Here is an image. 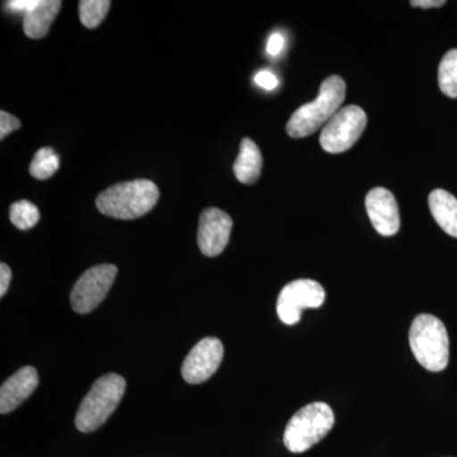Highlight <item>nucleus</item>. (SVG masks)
I'll return each mask as SVG.
<instances>
[{"label":"nucleus","instance_id":"1","mask_svg":"<svg viewBox=\"0 0 457 457\" xmlns=\"http://www.w3.org/2000/svg\"><path fill=\"white\" fill-rule=\"evenodd\" d=\"M159 189L147 179L129 180L104 189L96 200L99 212L120 220H134L154 209Z\"/></svg>","mask_w":457,"mask_h":457},{"label":"nucleus","instance_id":"2","mask_svg":"<svg viewBox=\"0 0 457 457\" xmlns=\"http://www.w3.org/2000/svg\"><path fill=\"white\" fill-rule=\"evenodd\" d=\"M345 97V80L338 75L328 77L320 84L315 101L303 104L299 110L295 111L286 125V131L294 139H302L314 134L341 110Z\"/></svg>","mask_w":457,"mask_h":457},{"label":"nucleus","instance_id":"3","mask_svg":"<svg viewBox=\"0 0 457 457\" xmlns=\"http://www.w3.org/2000/svg\"><path fill=\"white\" fill-rule=\"evenodd\" d=\"M409 345L418 363L428 371H444L449 365V335L435 315L420 314L414 319L409 330Z\"/></svg>","mask_w":457,"mask_h":457},{"label":"nucleus","instance_id":"4","mask_svg":"<svg viewBox=\"0 0 457 457\" xmlns=\"http://www.w3.org/2000/svg\"><path fill=\"white\" fill-rule=\"evenodd\" d=\"M125 390L122 376L107 374L99 378L78 409L75 427L83 433L97 431L119 407Z\"/></svg>","mask_w":457,"mask_h":457},{"label":"nucleus","instance_id":"5","mask_svg":"<svg viewBox=\"0 0 457 457\" xmlns=\"http://www.w3.org/2000/svg\"><path fill=\"white\" fill-rule=\"evenodd\" d=\"M335 420V413L327 403L315 402L305 405L286 426V449L294 453H303L311 450L332 431Z\"/></svg>","mask_w":457,"mask_h":457},{"label":"nucleus","instance_id":"6","mask_svg":"<svg viewBox=\"0 0 457 457\" xmlns=\"http://www.w3.org/2000/svg\"><path fill=\"white\" fill-rule=\"evenodd\" d=\"M368 125V116L359 106L341 108L324 126L320 135V145L328 153L339 154L351 149Z\"/></svg>","mask_w":457,"mask_h":457},{"label":"nucleus","instance_id":"7","mask_svg":"<svg viewBox=\"0 0 457 457\" xmlns=\"http://www.w3.org/2000/svg\"><path fill=\"white\" fill-rule=\"evenodd\" d=\"M326 300L323 286L314 279H296L282 288L278 299V314L282 323L295 326L305 309L320 308Z\"/></svg>","mask_w":457,"mask_h":457},{"label":"nucleus","instance_id":"8","mask_svg":"<svg viewBox=\"0 0 457 457\" xmlns=\"http://www.w3.org/2000/svg\"><path fill=\"white\" fill-rule=\"evenodd\" d=\"M117 276L113 264H99L87 270L74 285L71 295V308L78 314H88L104 302Z\"/></svg>","mask_w":457,"mask_h":457},{"label":"nucleus","instance_id":"9","mask_svg":"<svg viewBox=\"0 0 457 457\" xmlns=\"http://www.w3.org/2000/svg\"><path fill=\"white\" fill-rule=\"evenodd\" d=\"M222 357H224V345L220 339L213 337L204 338L186 357L182 365L183 378L188 384L204 383L218 371Z\"/></svg>","mask_w":457,"mask_h":457},{"label":"nucleus","instance_id":"10","mask_svg":"<svg viewBox=\"0 0 457 457\" xmlns=\"http://www.w3.org/2000/svg\"><path fill=\"white\" fill-rule=\"evenodd\" d=\"M233 220L227 212L210 207L201 213L198 224L197 245L206 257H216L227 248Z\"/></svg>","mask_w":457,"mask_h":457},{"label":"nucleus","instance_id":"11","mask_svg":"<svg viewBox=\"0 0 457 457\" xmlns=\"http://www.w3.org/2000/svg\"><path fill=\"white\" fill-rule=\"evenodd\" d=\"M366 212L375 230L384 237H393L400 228L399 206L392 192L378 187L369 192Z\"/></svg>","mask_w":457,"mask_h":457},{"label":"nucleus","instance_id":"12","mask_svg":"<svg viewBox=\"0 0 457 457\" xmlns=\"http://www.w3.org/2000/svg\"><path fill=\"white\" fill-rule=\"evenodd\" d=\"M38 385V374L32 366L18 370L16 374L2 385L0 389V413L8 414L20 407Z\"/></svg>","mask_w":457,"mask_h":457},{"label":"nucleus","instance_id":"13","mask_svg":"<svg viewBox=\"0 0 457 457\" xmlns=\"http://www.w3.org/2000/svg\"><path fill=\"white\" fill-rule=\"evenodd\" d=\"M62 3L59 0H36L35 5L25 12V20H23V31L32 40L45 37L49 32L51 25Z\"/></svg>","mask_w":457,"mask_h":457},{"label":"nucleus","instance_id":"14","mask_svg":"<svg viewBox=\"0 0 457 457\" xmlns=\"http://www.w3.org/2000/svg\"><path fill=\"white\" fill-rule=\"evenodd\" d=\"M433 219L442 230L457 237V198L445 189H435L428 197Z\"/></svg>","mask_w":457,"mask_h":457},{"label":"nucleus","instance_id":"15","mask_svg":"<svg viewBox=\"0 0 457 457\" xmlns=\"http://www.w3.org/2000/svg\"><path fill=\"white\" fill-rule=\"evenodd\" d=\"M262 159L260 147L251 139H243L240 144V152L237 155L233 170L237 179L245 185H253L260 179L262 171Z\"/></svg>","mask_w":457,"mask_h":457},{"label":"nucleus","instance_id":"16","mask_svg":"<svg viewBox=\"0 0 457 457\" xmlns=\"http://www.w3.org/2000/svg\"><path fill=\"white\" fill-rule=\"evenodd\" d=\"M438 86L441 92L450 98H457V49L450 50L438 68Z\"/></svg>","mask_w":457,"mask_h":457},{"label":"nucleus","instance_id":"17","mask_svg":"<svg viewBox=\"0 0 457 457\" xmlns=\"http://www.w3.org/2000/svg\"><path fill=\"white\" fill-rule=\"evenodd\" d=\"M59 156L51 147H41L35 156L31 165H29V173L37 179H49L59 170Z\"/></svg>","mask_w":457,"mask_h":457},{"label":"nucleus","instance_id":"18","mask_svg":"<svg viewBox=\"0 0 457 457\" xmlns=\"http://www.w3.org/2000/svg\"><path fill=\"white\" fill-rule=\"evenodd\" d=\"M12 224L20 230H29L40 221V212L37 207L27 200L17 201L9 210Z\"/></svg>","mask_w":457,"mask_h":457},{"label":"nucleus","instance_id":"19","mask_svg":"<svg viewBox=\"0 0 457 457\" xmlns=\"http://www.w3.org/2000/svg\"><path fill=\"white\" fill-rule=\"evenodd\" d=\"M110 7V0H82L79 2L80 22L87 29H96L104 22Z\"/></svg>","mask_w":457,"mask_h":457},{"label":"nucleus","instance_id":"20","mask_svg":"<svg viewBox=\"0 0 457 457\" xmlns=\"http://www.w3.org/2000/svg\"><path fill=\"white\" fill-rule=\"evenodd\" d=\"M21 128V121L13 114L2 111L0 112V139L4 140L9 134Z\"/></svg>","mask_w":457,"mask_h":457},{"label":"nucleus","instance_id":"21","mask_svg":"<svg viewBox=\"0 0 457 457\" xmlns=\"http://www.w3.org/2000/svg\"><path fill=\"white\" fill-rule=\"evenodd\" d=\"M254 80L258 86L266 90H273L278 86V77H276L272 71H267V69L257 73L254 77Z\"/></svg>","mask_w":457,"mask_h":457},{"label":"nucleus","instance_id":"22","mask_svg":"<svg viewBox=\"0 0 457 457\" xmlns=\"http://www.w3.org/2000/svg\"><path fill=\"white\" fill-rule=\"evenodd\" d=\"M285 46V38L281 33H273L267 42V53L270 56H278Z\"/></svg>","mask_w":457,"mask_h":457},{"label":"nucleus","instance_id":"23","mask_svg":"<svg viewBox=\"0 0 457 457\" xmlns=\"http://www.w3.org/2000/svg\"><path fill=\"white\" fill-rule=\"evenodd\" d=\"M12 270L9 269L8 264H0V296H4L7 294L9 285H11Z\"/></svg>","mask_w":457,"mask_h":457},{"label":"nucleus","instance_id":"24","mask_svg":"<svg viewBox=\"0 0 457 457\" xmlns=\"http://www.w3.org/2000/svg\"><path fill=\"white\" fill-rule=\"evenodd\" d=\"M411 7H420V8H438L442 7V5L446 4L445 0H414V2H411Z\"/></svg>","mask_w":457,"mask_h":457},{"label":"nucleus","instance_id":"25","mask_svg":"<svg viewBox=\"0 0 457 457\" xmlns=\"http://www.w3.org/2000/svg\"><path fill=\"white\" fill-rule=\"evenodd\" d=\"M36 0H17V2H8L7 5L9 8L14 9V11H29L35 5Z\"/></svg>","mask_w":457,"mask_h":457}]
</instances>
